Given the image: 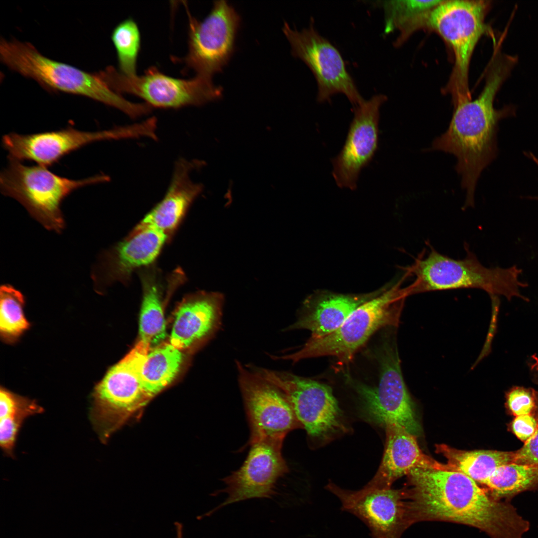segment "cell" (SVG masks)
Segmentation results:
<instances>
[{
	"label": "cell",
	"mask_w": 538,
	"mask_h": 538,
	"mask_svg": "<svg viewBox=\"0 0 538 538\" xmlns=\"http://www.w3.org/2000/svg\"><path fill=\"white\" fill-rule=\"evenodd\" d=\"M538 420V392L537 395V405ZM514 463L538 466V428L535 434L525 442L524 446L515 452Z\"/></svg>",
	"instance_id": "cell-33"
},
{
	"label": "cell",
	"mask_w": 538,
	"mask_h": 538,
	"mask_svg": "<svg viewBox=\"0 0 538 538\" xmlns=\"http://www.w3.org/2000/svg\"><path fill=\"white\" fill-rule=\"evenodd\" d=\"M490 5V1L484 0H442L429 16L426 29L441 36L453 54L454 66L445 91L454 105L471 99L468 74L473 53L483 35L494 36L485 22Z\"/></svg>",
	"instance_id": "cell-7"
},
{
	"label": "cell",
	"mask_w": 538,
	"mask_h": 538,
	"mask_svg": "<svg viewBox=\"0 0 538 538\" xmlns=\"http://www.w3.org/2000/svg\"><path fill=\"white\" fill-rule=\"evenodd\" d=\"M282 31L290 45L292 55L301 60L313 73L317 85L318 102L328 101L337 94L344 95L354 107L365 101L340 52L319 33L313 22L300 31L284 22Z\"/></svg>",
	"instance_id": "cell-13"
},
{
	"label": "cell",
	"mask_w": 538,
	"mask_h": 538,
	"mask_svg": "<svg viewBox=\"0 0 538 538\" xmlns=\"http://www.w3.org/2000/svg\"><path fill=\"white\" fill-rule=\"evenodd\" d=\"M387 100L377 94L354 107V117L343 146L332 160V174L339 187L354 190L360 173L378 148L380 110Z\"/></svg>",
	"instance_id": "cell-17"
},
{
	"label": "cell",
	"mask_w": 538,
	"mask_h": 538,
	"mask_svg": "<svg viewBox=\"0 0 538 538\" xmlns=\"http://www.w3.org/2000/svg\"><path fill=\"white\" fill-rule=\"evenodd\" d=\"M9 161L0 175L1 193L20 203L46 229L57 233L65 227L61 210L64 200L79 188L110 180L104 174L72 179L55 174L47 167L26 165L13 159Z\"/></svg>",
	"instance_id": "cell-6"
},
{
	"label": "cell",
	"mask_w": 538,
	"mask_h": 538,
	"mask_svg": "<svg viewBox=\"0 0 538 538\" xmlns=\"http://www.w3.org/2000/svg\"><path fill=\"white\" fill-rule=\"evenodd\" d=\"M538 483V466L512 462L499 467L482 484L498 500L528 490Z\"/></svg>",
	"instance_id": "cell-29"
},
{
	"label": "cell",
	"mask_w": 538,
	"mask_h": 538,
	"mask_svg": "<svg viewBox=\"0 0 538 538\" xmlns=\"http://www.w3.org/2000/svg\"><path fill=\"white\" fill-rule=\"evenodd\" d=\"M385 287L357 294L316 291L305 299L300 315L289 328L309 330L310 338L324 336L337 329L354 310L380 294Z\"/></svg>",
	"instance_id": "cell-23"
},
{
	"label": "cell",
	"mask_w": 538,
	"mask_h": 538,
	"mask_svg": "<svg viewBox=\"0 0 538 538\" xmlns=\"http://www.w3.org/2000/svg\"><path fill=\"white\" fill-rule=\"evenodd\" d=\"M537 392L532 388L515 386L506 393L507 406L516 416L531 414L536 407Z\"/></svg>",
	"instance_id": "cell-32"
},
{
	"label": "cell",
	"mask_w": 538,
	"mask_h": 538,
	"mask_svg": "<svg viewBox=\"0 0 538 538\" xmlns=\"http://www.w3.org/2000/svg\"><path fill=\"white\" fill-rule=\"evenodd\" d=\"M195 164L184 158L176 162L164 196L134 228L151 227L161 231L169 239L171 237L203 189L201 184L193 182L190 177Z\"/></svg>",
	"instance_id": "cell-22"
},
{
	"label": "cell",
	"mask_w": 538,
	"mask_h": 538,
	"mask_svg": "<svg viewBox=\"0 0 538 538\" xmlns=\"http://www.w3.org/2000/svg\"><path fill=\"white\" fill-rule=\"evenodd\" d=\"M436 451L447 459L450 470L465 474L483 484L499 467L512 463L515 452L496 450L465 451L445 444H437Z\"/></svg>",
	"instance_id": "cell-26"
},
{
	"label": "cell",
	"mask_w": 538,
	"mask_h": 538,
	"mask_svg": "<svg viewBox=\"0 0 538 538\" xmlns=\"http://www.w3.org/2000/svg\"><path fill=\"white\" fill-rule=\"evenodd\" d=\"M442 0H395L377 1L376 5L383 9L385 33L399 32L394 44L402 45L412 33L426 28L432 10Z\"/></svg>",
	"instance_id": "cell-25"
},
{
	"label": "cell",
	"mask_w": 538,
	"mask_h": 538,
	"mask_svg": "<svg viewBox=\"0 0 538 538\" xmlns=\"http://www.w3.org/2000/svg\"><path fill=\"white\" fill-rule=\"evenodd\" d=\"M24 299L22 293L11 285L0 288V332L7 342L17 339L29 327L23 313Z\"/></svg>",
	"instance_id": "cell-30"
},
{
	"label": "cell",
	"mask_w": 538,
	"mask_h": 538,
	"mask_svg": "<svg viewBox=\"0 0 538 538\" xmlns=\"http://www.w3.org/2000/svg\"><path fill=\"white\" fill-rule=\"evenodd\" d=\"M43 408L34 401L1 388L0 390V446L8 456L13 455L17 436L27 417Z\"/></svg>",
	"instance_id": "cell-28"
},
{
	"label": "cell",
	"mask_w": 538,
	"mask_h": 538,
	"mask_svg": "<svg viewBox=\"0 0 538 538\" xmlns=\"http://www.w3.org/2000/svg\"><path fill=\"white\" fill-rule=\"evenodd\" d=\"M405 277L387 286L357 308L334 331L318 338H309L299 350L276 358L296 363L310 358L332 356L342 365L347 364L376 331L398 323L403 301L407 296L404 287H401Z\"/></svg>",
	"instance_id": "cell-5"
},
{
	"label": "cell",
	"mask_w": 538,
	"mask_h": 538,
	"mask_svg": "<svg viewBox=\"0 0 538 538\" xmlns=\"http://www.w3.org/2000/svg\"><path fill=\"white\" fill-rule=\"evenodd\" d=\"M516 62L514 56L494 53L480 94L474 100H466L454 106L447 130L432 142V149L456 157V169L466 192V207L473 206L478 179L496 156L498 124L511 111L496 109L494 100Z\"/></svg>",
	"instance_id": "cell-2"
},
{
	"label": "cell",
	"mask_w": 538,
	"mask_h": 538,
	"mask_svg": "<svg viewBox=\"0 0 538 538\" xmlns=\"http://www.w3.org/2000/svg\"><path fill=\"white\" fill-rule=\"evenodd\" d=\"M188 17V52L183 61L196 75L212 78L232 56L240 16L226 1L217 0L203 20Z\"/></svg>",
	"instance_id": "cell-14"
},
{
	"label": "cell",
	"mask_w": 538,
	"mask_h": 538,
	"mask_svg": "<svg viewBox=\"0 0 538 538\" xmlns=\"http://www.w3.org/2000/svg\"><path fill=\"white\" fill-rule=\"evenodd\" d=\"M395 337H389L379 351L380 375L375 386L357 383L355 390L366 419L384 427L401 426L417 437L421 428L405 385Z\"/></svg>",
	"instance_id": "cell-9"
},
{
	"label": "cell",
	"mask_w": 538,
	"mask_h": 538,
	"mask_svg": "<svg viewBox=\"0 0 538 538\" xmlns=\"http://www.w3.org/2000/svg\"><path fill=\"white\" fill-rule=\"evenodd\" d=\"M139 274L142 288L139 338L151 348L162 343L166 335L162 295L163 282L159 271L151 266L141 269Z\"/></svg>",
	"instance_id": "cell-24"
},
{
	"label": "cell",
	"mask_w": 538,
	"mask_h": 538,
	"mask_svg": "<svg viewBox=\"0 0 538 538\" xmlns=\"http://www.w3.org/2000/svg\"><path fill=\"white\" fill-rule=\"evenodd\" d=\"M169 239L153 228H134L101 255L91 273L94 287L101 291L114 283H127L134 271L151 265Z\"/></svg>",
	"instance_id": "cell-18"
},
{
	"label": "cell",
	"mask_w": 538,
	"mask_h": 538,
	"mask_svg": "<svg viewBox=\"0 0 538 538\" xmlns=\"http://www.w3.org/2000/svg\"><path fill=\"white\" fill-rule=\"evenodd\" d=\"M98 73L115 92L138 97L151 108L200 106L219 100L223 95V88L215 85L212 78L198 75L190 79L173 78L156 67L148 68L140 76L125 75L112 66Z\"/></svg>",
	"instance_id": "cell-10"
},
{
	"label": "cell",
	"mask_w": 538,
	"mask_h": 538,
	"mask_svg": "<svg viewBox=\"0 0 538 538\" xmlns=\"http://www.w3.org/2000/svg\"><path fill=\"white\" fill-rule=\"evenodd\" d=\"M111 39L118 57L119 71L128 76L136 75V64L140 48V34L135 21L125 19L114 29Z\"/></svg>",
	"instance_id": "cell-31"
},
{
	"label": "cell",
	"mask_w": 538,
	"mask_h": 538,
	"mask_svg": "<svg viewBox=\"0 0 538 538\" xmlns=\"http://www.w3.org/2000/svg\"><path fill=\"white\" fill-rule=\"evenodd\" d=\"M250 445L241 467L223 479L226 487L219 492L228 496L215 510L245 500L271 498L276 493L278 480L288 472L282 447L266 442Z\"/></svg>",
	"instance_id": "cell-19"
},
{
	"label": "cell",
	"mask_w": 538,
	"mask_h": 538,
	"mask_svg": "<svg viewBox=\"0 0 538 538\" xmlns=\"http://www.w3.org/2000/svg\"><path fill=\"white\" fill-rule=\"evenodd\" d=\"M538 428V419L531 414L517 416L512 423L513 432L525 442L535 434Z\"/></svg>",
	"instance_id": "cell-34"
},
{
	"label": "cell",
	"mask_w": 538,
	"mask_h": 538,
	"mask_svg": "<svg viewBox=\"0 0 538 538\" xmlns=\"http://www.w3.org/2000/svg\"><path fill=\"white\" fill-rule=\"evenodd\" d=\"M405 274L414 277L405 287L407 295L414 293L459 288H478L492 295H503L508 300L514 297L529 301L520 292L528 286L519 276L522 269L514 266L508 268L484 266L470 252L463 259H454L431 249L426 257H419Z\"/></svg>",
	"instance_id": "cell-4"
},
{
	"label": "cell",
	"mask_w": 538,
	"mask_h": 538,
	"mask_svg": "<svg viewBox=\"0 0 538 538\" xmlns=\"http://www.w3.org/2000/svg\"><path fill=\"white\" fill-rule=\"evenodd\" d=\"M239 383L249 422L250 445L266 442L282 446L289 432L302 426L285 395L237 362Z\"/></svg>",
	"instance_id": "cell-15"
},
{
	"label": "cell",
	"mask_w": 538,
	"mask_h": 538,
	"mask_svg": "<svg viewBox=\"0 0 538 538\" xmlns=\"http://www.w3.org/2000/svg\"><path fill=\"white\" fill-rule=\"evenodd\" d=\"M184 359L182 351L169 342L151 348L141 370V380L153 397L169 385L178 374Z\"/></svg>",
	"instance_id": "cell-27"
},
{
	"label": "cell",
	"mask_w": 538,
	"mask_h": 538,
	"mask_svg": "<svg viewBox=\"0 0 538 538\" xmlns=\"http://www.w3.org/2000/svg\"><path fill=\"white\" fill-rule=\"evenodd\" d=\"M327 489L341 503V509L354 515L369 528L372 538H401L412 523L405 489H342L330 482Z\"/></svg>",
	"instance_id": "cell-16"
},
{
	"label": "cell",
	"mask_w": 538,
	"mask_h": 538,
	"mask_svg": "<svg viewBox=\"0 0 538 538\" xmlns=\"http://www.w3.org/2000/svg\"><path fill=\"white\" fill-rule=\"evenodd\" d=\"M533 198L534 199H535V200H538V196H535V197H533Z\"/></svg>",
	"instance_id": "cell-35"
},
{
	"label": "cell",
	"mask_w": 538,
	"mask_h": 538,
	"mask_svg": "<svg viewBox=\"0 0 538 538\" xmlns=\"http://www.w3.org/2000/svg\"><path fill=\"white\" fill-rule=\"evenodd\" d=\"M406 489L412 524L453 522L481 530L491 538H523L529 523L514 506L490 497L459 472L415 468Z\"/></svg>",
	"instance_id": "cell-1"
},
{
	"label": "cell",
	"mask_w": 538,
	"mask_h": 538,
	"mask_svg": "<svg viewBox=\"0 0 538 538\" xmlns=\"http://www.w3.org/2000/svg\"><path fill=\"white\" fill-rule=\"evenodd\" d=\"M0 58L11 70L35 80L48 90L85 96L116 108L132 118L149 112L145 104L131 102L112 90L98 72H87L51 59L28 42L1 39Z\"/></svg>",
	"instance_id": "cell-3"
},
{
	"label": "cell",
	"mask_w": 538,
	"mask_h": 538,
	"mask_svg": "<svg viewBox=\"0 0 538 538\" xmlns=\"http://www.w3.org/2000/svg\"><path fill=\"white\" fill-rule=\"evenodd\" d=\"M150 349L139 340L95 386L90 418L103 441L153 397L143 386L140 376Z\"/></svg>",
	"instance_id": "cell-8"
},
{
	"label": "cell",
	"mask_w": 538,
	"mask_h": 538,
	"mask_svg": "<svg viewBox=\"0 0 538 538\" xmlns=\"http://www.w3.org/2000/svg\"><path fill=\"white\" fill-rule=\"evenodd\" d=\"M224 300L218 292L198 291L185 297L176 307L169 342L183 351L211 339L221 326Z\"/></svg>",
	"instance_id": "cell-20"
},
{
	"label": "cell",
	"mask_w": 538,
	"mask_h": 538,
	"mask_svg": "<svg viewBox=\"0 0 538 538\" xmlns=\"http://www.w3.org/2000/svg\"><path fill=\"white\" fill-rule=\"evenodd\" d=\"M143 123L96 132L82 131L68 127L61 130L22 134L10 133L2 138L9 159L30 161L48 167L62 158L93 142L105 140L146 137Z\"/></svg>",
	"instance_id": "cell-12"
},
{
	"label": "cell",
	"mask_w": 538,
	"mask_h": 538,
	"mask_svg": "<svg viewBox=\"0 0 538 538\" xmlns=\"http://www.w3.org/2000/svg\"><path fill=\"white\" fill-rule=\"evenodd\" d=\"M249 368L283 392L310 437L324 440L344 429L342 411L329 386L288 372Z\"/></svg>",
	"instance_id": "cell-11"
},
{
	"label": "cell",
	"mask_w": 538,
	"mask_h": 538,
	"mask_svg": "<svg viewBox=\"0 0 538 538\" xmlns=\"http://www.w3.org/2000/svg\"><path fill=\"white\" fill-rule=\"evenodd\" d=\"M386 429V443L381 463L375 476L364 487L370 489L391 488L397 479L415 468L450 470L424 453L416 436L400 425L389 424Z\"/></svg>",
	"instance_id": "cell-21"
}]
</instances>
